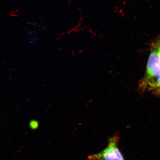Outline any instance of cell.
I'll return each instance as SVG.
<instances>
[{
  "mask_svg": "<svg viewBox=\"0 0 160 160\" xmlns=\"http://www.w3.org/2000/svg\"><path fill=\"white\" fill-rule=\"evenodd\" d=\"M30 127L32 129H36L39 127V123L37 121L35 120H32L29 123Z\"/></svg>",
  "mask_w": 160,
  "mask_h": 160,
  "instance_id": "obj_4",
  "label": "cell"
},
{
  "mask_svg": "<svg viewBox=\"0 0 160 160\" xmlns=\"http://www.w3.org/2000/svg\"><path fill=\"white\" fill-rule=\"evenodd\" d=\"M160 76V61L157 51L151 52L148 61L146 75L141 83V87L145 88L148 83Z\"/></svg>",
  "mask_w": 160,
  "mask_h": 160,
  "instance_id": "obj_2",
  "label": "cell"
},
{
  "mask_svg": "<svg viewBox=\"0 0 160 160\" xmlns=\"http://www.w3.org/2000/svg\"><path fill=\"white\" fill-rule=\"evenodd\" d=\"M119 141V135L117 134L110 138L108 145L103 151L90 155L88 158L90 160H124L118 146Z\"/></svg>",
  "mask_w": 160,
  "mask_h": 160,
  "instance_id": "obj_1",
  "label": "cell"
},
{
  "mask_svg": "<svg viewBox=\"0 0 160 160\" xmlns=\"http://www.w3.org/2000/svg\"><path fill=\"white\" fill-rule=\"evenodd\" d=\"M157 52H158V55H159V59H160V44L159 45L158 47Z\"/></svg>",
  "mask_w": 160,
  "mask_h": 160,
  "instance_id": "obj_5",
  "label": "cell"
},
{
  "mask_svg": "<svg viewBox=\"0 0 160 160\" xmlns=\"http://www.w3.org/2000/svg\"><path fill=\"white\" fill-rule=\"evenodd\" d=\"M156 79V80L150 82L147 86H149L150 89L151 90L160 93V76Z\"/></svg>",
  "mask_w": 160,
  "mask_h": 160,
  "instance_id": "obj_3",
  "label": "cell"
}]
</instances>
